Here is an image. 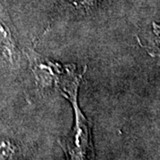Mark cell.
<instances>
[{"instance_id": "cell-2", "label": "cell", "mask_w": 160, "mask_h": 160, "mask_svg": "<svg viewBox=\"0 0 160 160\" xmlns=\"http://www.w3.org/2000/svg\"><path fill=\"white\" fill-rule=\"evenodd\" d=\"M14 153V147L9 142H0V158H6Z\"/></svg>"}, {"instance_id": "cell-1", "label": "cell", "mask_w": 160, "mask_h": 160, "mask_svg": "<svg viewBox=\"0 0 160 160\" xmlns=\"http://www.w3.org/2000/svg\"><path fill=\"white\" fill-rule=\"evenodd\" d=\"M70 3L78 9L89 10L99 2V0H69Z\"/></svg>"}]
</instances>
